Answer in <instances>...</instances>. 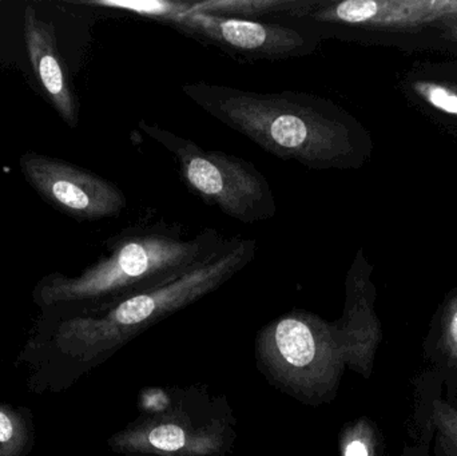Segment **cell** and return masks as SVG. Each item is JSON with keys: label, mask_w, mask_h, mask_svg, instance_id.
<instances>
[{"label": "cell", "mask_w": 457, "mask_h": 456, "mask_svg": "<svg viewBox=\"0 0 457 456\" xmlns=\"http://www.w3.org/2000/svg\"><path fill=\"white\" fill-rule=\"evenodd\" d=\"M344 456H375L373 434L368 426H359L353 431V436L344 449Z\"/></svg>", "instance_id": "12"}, {"label": "cell", "mask_w": 457, "mask_h": 456, "mask_svg": "<svg viewBox=\"0 0 457 456\" xmlns=\"http://www.w3.org/2000/svg\"><path fill=\"white\" fill-rule=\"evenodd\" d=\"M217 230L193 238L165 227L138 228L115 238L110 254L74 278H48L39 291L45 304L147 294L208 264L230 245Z\"/></svg>", "instance_id": "2"}, {"label": "cell", "mask_w": 457, "mask_h": 456, "mask_svg": "<svg viewBox=\"0 0 457 456\" xmlns=\"http://www.w3.org/2000/svg\"><path fill=\"white\" fill-rule=\"evenodd\" d=\"M163 24L246 61H278L311 55L322 40L321 35L303 24L206 13L179 16Z\"/></svg>", "instance_id": "4"}, {"label": "cell", "mask_w": 457, "mask_h": 456, "mask_svg": "<svg viewBox=\"0 0 457 456\" xmlns=\"http://www.w3.org/2000/svg\"><path fill=\"white\" fill-rule=\"evenodd\" d=\"M306 0H99V7L136 13L166 23L192 13L230 16V18H273L276 21L297 12Z\"/></svg>", "instance_id": "6"}, {"label": "cell", "mask_w": 457, "mask_h": 456, "mask_svg": "<svg viewBox=\"0 0 457 456\" xmlns=\"http://www.w3.org/2000/svg\"><path fill=\"white\" fill-rule=\"evenodd\" d=\"M443 343L457 366V303L451 305L443 323Z\"/></svg>", "instance_id": "14"}, {"label": "cell", "mask_w": 457, "mask_h": 456, "mask_svg": "<svg viewBox=\"0 0 457 456\" xmlns=\"http://www.w3.org/2000/svg\"><path fill=\"white\" fill-rule=\"evenodd\" d=\"M139 129L174 155L185 185L206 205L244 224L265 221L276 214L270 185L249 161L204 149L146 120L139 122Z\"/></svg>", "instance_id": "3"}, {"label": "cell", "mask_w": 457, "mask_h": 456, "mask_svg": "<svg viewBox=\"0 0 457 456\" xmlns=\"http://www.w3.org/2000/svg\"><path fill=\"white\" fill-rule=\"evenodd\" d=\"M276 344L282 358L293 367H306L316 355V343L311 328L298 319L279 321L276 328Z\"/></svg>", "instance_id": "8"}, {"label": "cell", "mask_w": 457, "mask_h": 456, "mask_svg": "<svg viewBox=\"0 0 457 456\" xmlns=\"http://www.w3.org/2000/svg\"><path fill=\"white\" fill-rule=\"evenodd\" d=\"M418 88L436 109L448 112V114L457 115V95L455 93L443 86L429 85V83L427 85L419 83Z\"/></svg>", "instance_id": "11"}, {"label": "cell", "mask_w": 457, "mask_h": 456, "mask_svg": "<svg viewBox=\"0 0 457 456\" xmlns=\"http://www.w3.org/2000/svg\"><path fill=\"white\" fill-rule=\"evenodd\" d=\"M29 439V430L21 417L0 407V456H21Z\"/></svg>", "instance_id": "9"}, {"label": "cell", "mask_w": 457, "mask_h": 456, "mask_svg": "<svg viewBox=\"0 0 457 456\" xmlns=\"http://www.w3.org/2000/svg\"><path fill=\"white\" fill-rule=\"evenodd\" d=\"M150 444L162 452H177L185 446V433L176 425H163L154 428L149 435Z\"/></svg>", "instance_id": "10"}, {"label": "cell", "mask_w": 457, "mask_h": 456, "mask_svg": "<svg viewBox=\"0 0 457 456\" xmlns=\"http://www.w3.org/2000/svg\"><path fill=\"white\" fill-rule=\"evenodd\" d=\"M437 427L442 431L448 444L457 452V411L451 407L439 404L435 411Z\"/></svg>", "instance_id": "13"}, {"label": "cell", "mask_w": 457, "mask_h": 456, "mask_svg": "<svg viewBox=\"0 0 457 456\" xmlns=\"http://www.w3.org/2000/svg\"><path fill=\"white\" fill-rule=\"evenodd\" d=\"M24 39L29 62L51 104L64 122L75 128L78 125L77 101L56 46L54 27L40 21L31 5H27L24 11Z\"/></svg>", "instance_id": "7"}, {"label": "cell", "mask_w": 457, "mask_h": 456, "mask_svg": "<svg viewBox=\"0 0 457 456\" xmlns=\"http://www.w3.org/2000/svg\"><path fill=\"white\" fill-rule=\"evenodd\" d=\"M21 169L46 201L75 219L117 217L128 205L117 185L64 161L27 153L21 158Z\"/></svg>", "instance_id": "5"}, {"label": "cell", "mask_w": 457, "mask_h": 456, "mask_svg": "<svg viewBox=\"0 0 457 456\" xmlns=\"http://www.w3.org/2000/svg\"><path fill=\"white\" fill-rule=\"evenodd\" d=\"M185 95L212 117L269 154L311 170L348 165L353 129L337 106L295 91L255 93L206 82L182 86Z\"/></svg>", "instance_id": "1"}]
</instances>
